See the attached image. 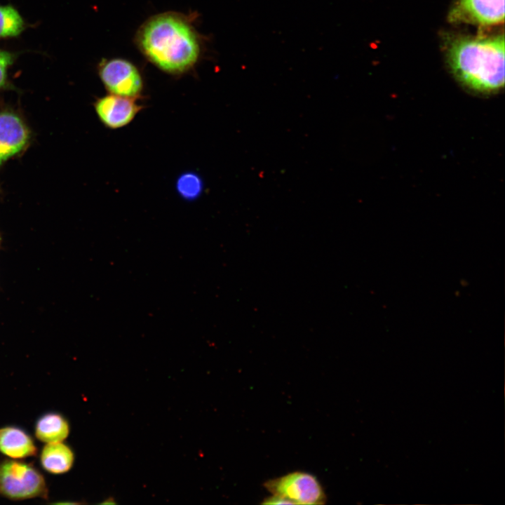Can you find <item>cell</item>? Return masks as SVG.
<instances>
[{
    "mask_svg": "<svg viewBox=\"0 0 505 505\" xmlns=\"http://www.w3.org/2000/svg\"><path fill=\"white\" fill-rule=\"evenodd\" d=\"M137 41L148 60L173 74L190 69L201 51L195 29L184 17L173 13L151 18L140 28Z\"/></svg>",
    "mask_w": 505,
    "mask_h": 505,
    "instance_id": "1",
    "label": "cell"
},
{
    "mask_svg": "<svg viewBox=\"0 0 505 505\" xmlns=\"http://www.w3.org/2000/svg\"><path fill=\"white\" fill-rule=\"evenodd\" d=\"M447 57L454 76L469 89L489 94L504 86V34L456 38L448 46Z\"/></svg>",
    "mask_w": 505,
    "mask_h": 505,
    "instance_id": "2",
    "label": "cell"
},
{
    "mask_svg": "<svg viewBox=\"0 0 505 505\" xmlns=\"http://www.w3.org/2000/svg\"><path fill=\"white\" fill-rule=\"evenodd\" d=\"M0 496L12 501L47 499L43 475L33 464L15 459L0 462Z\"/></svg>",
    "mask_w": 505,
    "mask_h": 505,
    "instance_id": "3",
    "label": "cell"
},
{
    "mask_svg": "<svg viewBox=\"0 0 505 505\" xmlns=\"http://www.w3.org/2000/svg\"><path fill=\"white\" fill-rule=\"evenodd\" d=\"M265 489L272 494L283 496L294 504L319 505L326 502L325 491L314 475L294 471L264 483Z\"/></svg>",
    "mask_w": 505,
    "mask_h": 505,
    "instance_id": "4",
    "label": "cell"
},
{
    "mask_svg": "<svg viewBox=\"0 0 505 505\" xmlns=\"http://www.w3.org/2000/svg\"><path fill=\"white\" fill-rule=\"evenodd\" d=\"M98 74L110 94L135 99L142 95V75L132 62L125 59L103 60L98 65Z\"/></svg>",
    "mask_w": 505,
    "mask_h": 505,
    "instance_id": "5",
    "label": "cell"
},
{
    "mask_svg": "<svg viewBox=\"0 0 505 505\" xmlns=\"http://www.w3.org/2000/svg\"><path fill=\"white\" fill-rule=\"evenodd\" d=\"M448 20L480 26L499 25L504 20V0H457Z\"/></svg>",
    "mask_w": 505,
    "mask_h": 505,
    "instance_id": "6",
    "label": "cell"
},
{
    "mask_svg": "<svg viewBox=\"0 0 505 505\" xmlns=\"http://www.w3.org/2000/svg\"><path fill=\"white\" fill-rule=\"evenodd\" d=\"M136 100L109 93L98 98L94 108L100 122L106 128L116 130L130 124L143 109Z\"/></svg>",
    "mask_w": 505,
    "mask_h": 505,
    "instance_id": "7",
    "label": "cell"
},
{
    "mask_svg": "<svg viewBox=\"0 0 505 505\" xmlns=\"http://www.w3.org/2000/svg\"><path fill=\"white\" fill-rule=\"evenodd\" d=\"M29 131L22 120L11 112L0 113V165L27 144Z\"/></svg>",
    "mask_w": 505,
    "mask_h": 505,
    "instance_id": "8",
    "label": "cell"
},
{
    "mask_svg": "<svg viewBox=\"0 0 505 505\" xmlns=\"http://www.w3.org/2000/svg\"><path fill=\"white\" fill-rule=\"evenodd\" d=\"M0 452L11 459H22L36 456L38 448L29 433L11 425L0 428Z\"/></svg>",
    "mask_w": 505,
    "mask_h": 505,
    "instance_id": "9",
    "label": "cell"
},
{
    "mask_svg": "<svg viewBox=\"0 0 505 505\" xmlns=\"http://www.w3.org/2000/svg\"><path fill=\"white\" fill-rule=\"evenodd\" d=\"M74 459L73 450L63 441L46 443L39 454L43 469L54 475L68 472L74 465Z\"/></svg>",
    "mask_w": 505,
    "mask_h": 505,
    "instance_id": "10",
    "label": "cell"
},
{
    "mask_svg": "<svg viewBox=\"0 0 505 505\" xmlns=\"http://www.w3.org/2000/svg\"><path fill=\"white\" fill-rule=\"evenodd\" d=\"M69 433V421L57 412L44 413L37 419L34 425V435L43 443L62 442Z\"/></svg>",
    "mask_w": 505,
    "mask_h": 505,
    "instance_id": "11",
    "label": "cell"
},
{
    "mask_svg": "<svg viewBox=\"0 0 505 505\" xmlns=\"http://www.w3.org/2000/svg\"><path fill=\"white\" fill-rule=\"evenodd\" d=\"M26 28V23L11 5H0V39L19 36Z\"/></svg>",
    "mask_w": 505,
    "mask_h": 505,
    "instance_id": "12",
    "label": "cell"
},
{
    "mask_svg": "<svg viewBox=\"0 0 505 505\" xmlns=\"http://www.w3.org/2000/svg\"><path fill=\"white\" fill-rule=\"evenodd\" d=\"M203 187L201 176L192 171L180 174L175 182L177 193L187 201H194L199 198L203 191Z\"/></svg>",
    "mask_w": 505,
    "mask_h": 505,
    "instance_id": "13",
    "label": "cell"
},
{
    "mask_svg": "<svg viewBox=\"0 0 505 505\" xmlns=\"http://www.w3.org/2000/svg\"><path fill=\"white\" fill-rule=\"evenodd\" d=\"M21 53L0 48V89L8 86V69Z\"/></svg>",
    "mask_w": 505,
    "mask_h": 505,
    "instance_id": "14",
    "label": "cell"
},
{
    "mask_svg": "<svg viewBox=\"0 0 505 505\" xmlns=\"http://www.w3.org/2000/svg\"><path fill=\"white\" fill-rule=\"evenodd\" d=\"M262 504L278 505V504H294L290 499L278 494H272L263 499Z\"/></svg>",
    "mask_w": 505,
    "mask_h": 505,
    "instance_id": "15",
    "label": "cell"
},
{
    "mask_svg": "<svg viewBox=\"0 0 505 505\" xmlns=\"http://www.w3.org/2000/svg\"><path fill=\"white\" fill-rule=\"evenodd\" d=\"M0 240H1V238H0Z\"/></svg>",
    "mask_w": 505,
    "mask_h": 505,
    "instance_id": "16",
    "label": "cell"
}]
</instances>
